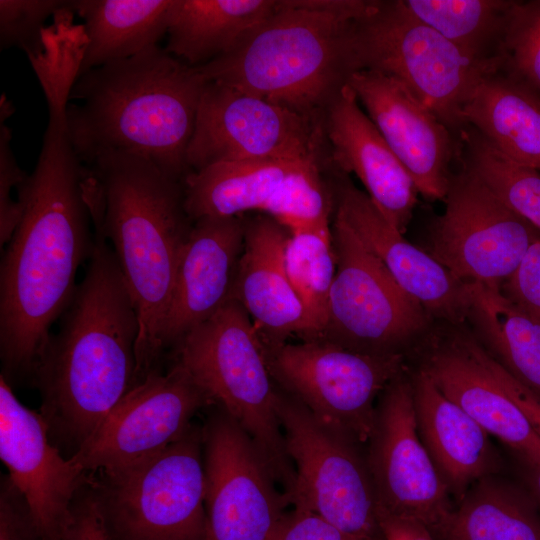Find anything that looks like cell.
Returning <instances> with one entry per match:
<instances>
[{
  "label": "cell",
  "instance_id": "cell-20",
  "mask_svg": "<svg viewBox=\"0 0 540 540\" xmlns=\"http://www.w3.org/2000/svg\"><path fill=\"white\" fill-rule=\"evenodd\" d=\"M330 181L334 212L384 264L399 286L417 300L430 317L450 325L466 321L469 285L458 280L428 252L408 242L347 174L334 170Z\"/></svg>",
  "mask_w": 540,
  "mask_h": 540
},
{
  "label": "cell",
  "instance_id": "cell-25",
  "mask_svg": "<svg viewBox=\"0 0 540 540\" xmlns=\"http://www.w3.org/2000/svg\"><path fill=\"white\" fill-rule=\"evenodd\" d=\"M280 0H173L169 54L192 67L205 65L241 45L277 11Z\"/></svg>",
  "mask_w": 540,
  "mask_h": 540
},
{
  "label": "cell",
  "instance_id": "cell-18",
  "mask_svg": "<svg viewBox=\"0 0 540 540\" xmlns=\"http://www.w3.org/2000/svg\"><path fill=\"white\" fill-rule=\"evenodd\" d=\"M454 326L433 339L419 368L521 463L540 464V436L500 383L491 355L472 331Z\"/></svg>",
  "mask_w": 540,
  "mask_h": 540
},
{
  "label": "cell",
  "instance_id": "cell-22",
  "mask_svg": "<svg viewBox=\"0 0 540 540\" xmlns=\"http://www.w3.org/2000/svg\"><path fill=\"white\" fill-rule=\"evenodd\" d=\"M324 131L332 168L347 175L354 173L382 215L403 234L418 191L348 84L326 110Z\"/></svg>",
  "mask_w": 540,
  "mask_h": 540
},
{
  "label": "cell",
  "instance_id": "cell-8",
  "mask_svg": "<svg viewBox=\"0 0 540 540\" xmlns=\"http://www.w3.org/2000/svg\"><path fill=\"white\" fill-rule=\"evenodd\" d=\"M108 540H208L202 426L136 463L89 473Z\"/></svg>",
  "mask_w": 540,
  "mask_h": 540
},
{
  "label": "cell",
  "instance_id": "cell-41",
  "mask_svg": "<svg viewBox=\"0 0 540 540\" xmlns=\"http://www.w3.org/2000/svg\"><path fill=\"white\" fill-rule=\"evenodd\" d=\"M63 540H108L88 479L72 502L70 521Z\"/></svg>",
  "mask_w": 540,
  "mask_h": 540
},
{
  "label": "cell",
  "instance_id": "cell-34",
  "mask_svg": "<svg viewBox=\"0 0 540 540\" xmlns=\"http://www.w3.org/2000/svg\"><path fill=\"white\" fill-rule=\"evenodd\" d=\"M284 263L289 281L311 327V335L305 340L317 338L326 325L330 292L336 274L332 236L290 234L285 245Z\"/></svg>",
  "mask_w": 540,
  "mask_h": 540
},
{
  "label": "cell",
  "instance_id": "cell-3",
  "mask_svg": "<svg viewBox=\"0 0 540 540\" xmlns=\"http://www.w3.org/2000/svg\"><path fill=\"white\" fill-rule=\"evenodd\" d=\"M207 81L159 45L91 69L71 84L66 128L84 164L113 152L145 157L184 181L186 153Z\"/></svg>",
  "mask_w": 540,
  "mask_h": 540
},
{
  "label": "cell",
  "instance_id": "cell-33",
  "mask_svg": "<svg viewBox=\"0 0 540 540\" xmlns=\"http://www.w3.org/2000/svg\"><path fill=\"white\" fill-rule=\"evenodd\" d=\"M331 168L319 161H306L290 172L266 202L261 212L283 226L291 235L315 233L332 236L330 219L335 199Z\"/></svg>",
  "mask_w": 540,
  "mask_h": 540
},
{
  "label": "cell",
  "instance_id": "cell-43",
  "mask_svg": "<svg viewBox=\"0 0 540 540\" xmlns=\"http://www.w3.org/2000/svg\"><path fill=\"white\" fill-rule=\"evenodd\" d=\"M492 367L500 383L540 436V398L515 379L492 357Z\"/></svg>",
  "mask_w": 540,
  "mask_h": 540
},
{
  "label": "cell",
  "instance_id": "cell-9",
  "mask_svg": "<svg viewBox=\"0 0 540 540\" xmlns=\"http://www.w3.org/2000/svg\"><path fill=\"white\" fill-rule=\"evenodd\" d=\"M262 347L277 387L359 446L370 439L379 396L406 370L402 353H360L322 339Z\"/></svg>",
  "mask_w": 540,
  "mask_h": 540
},
{
  "label": "cell",
  "instance_id": "cell-7",
  "mask_svg": "<svg viewBox=\"0 0 540 540\" xmlns=\"http://www.w3.org/2000/svg\"><path fill=\"white\" fill-rule=\"evenodd\" d=\"M353 72L372 70L404 84L458 138L462 112L476 88L504 63L462 52L412 15L402 0L372 1L350 29Z\"/></svg>",
  "mask_w": 540,
  "mask_h": 540
},
{
  "label": "cell",
  "instance_id": "cell-28",
  "mask_svg": "<svg viewBox=\"0 0 540 540\" xmlns=\"http://www.w3.org/2000/svg\"><path fill=\"white\" fill-rule=\"evenodd\" d=\"M306 161L314 160L229 161L191 172L183 181L186 212L194 222L261 211L285 177Z\"/></svg>",
  "mask_w": 540,
  "mask_h": 540
},
{
  "label": "cell",
  "instance_id": "cell-24",
  "mask_svg": "<svg viewBox=\"0 0 540 540\" xmlns=\"http://www.w3.org/2000/svg\"><path fill=\"white\" fill-rule=\"evenodd\" d=\"M409 375L419 436L450 494L459 501L474 482L498 474L503 460L490 435L423 370Z\"/></svg>",
  "mask_w": 540,
  "mask_h": 540
},
{
  "label": "cell",
  "instance_id": "cell-23",
  "mask_svg": "<svg viewBox=\"0 0 540 540\" xmlns=\"http://www.w3.org/2000/svg\"><path fill=\"white\" fill-rule=\"evenodd\" d=\"M289 235L265 214L245 222L233 298L244 307L264 344L287 342L293 335L305 340L311 335L304 307L285 269Z\"/></svg>",
  "mask_w": 540,
  "mask_h": 540
},
{
  "label": "cell",
  "instance_id": "cell-11",
  "mask_svg": "<svg viewBox=\"0 0 540 540\" xmlns=\"http://www.w3.org/2000/svg\"><path fill=\"white\" fill-rule=\"evenodd\" d=\"M276 411L297 477L290 503L307 507L356 537L383 540L373 484L359 445L323 425L278 387Z\"/></svg>",
  "mask_w": 540,
  "mask_h": 540
},
{
  "label": "cell",
  "instance_id": "cell-32",
  "mask_svg": "<svg viewBox=\"0 0 540 540\" xmlns=\"http://www.w3.org/2000/svg\"><path fill=\"white\" fill-rule=\"evenodd\" d=\"M459 140L462 166L540 231V171L510 160L471 126L460 132Z\"/></svg>",
  "mask_w": 540,
  "mask_h": 540
},
{
  "label": "cell",
  "instance_id": "cell-10",
  "mask_svg": "<svg viewBox=\"0 0 540 540\" xmlns=\"http://www.w3.org/2000/svg\"><path fill=\"white\" fill-rule=\"evenodd\" d=\"M331 232L336 274L326 325L314 339L366 354L402 353L430 315L335 212Z\"/></svg>",
  "mask_w": 540,
  "mask_h": 540
},
{
  "label": "cell",
  "instance_id": "cell-13",
  "mask_svg": "<svg viewBox=\"0 0 540 540\" xmlns=\"http://www.w3.org/2000/svg\"><path fill=\"white\" fill-rule=\"evenodd\" d=\"M428 253L458 280L494 288L514 274L540 231L510 210L474 173L452 174Z\"/></svg>",
  "mask_w": 540,
  "mask_h": 540
},
{
  "label": "cell",
  "instance_id": "cell-26",
  "mask_svg": "<svg viewBox=\"0 0 540 540\" xmlns=\"http://www.w3.org/2000/svg\"><path fill=\"white\" fill-rule=\"evenodd\" d=\"M462 117L510 160L540 171V95L535 90L498 72L476 88Z\"/></svg>",
  "mask_w": 540,
  "mask_h": 540
},
{
  "label": "cell",
  "instance_id": "cell-4",
  "mask_svg": "<svg viewBox=\"0 0 540 540\" xmlns=\"http://www.w3.org/2000/svg\"><path fill=\"white\" fill-rule=\"evenodd\" d=\"M89 166L102 198V214L93 213V222L112 245L138 315L137 385L159 370L176 271L194 222L183 181L151 160L113 152Z\"/></svg>",
  "mask_w": 540,
  "mask_h": 540
},
{
  "label": "cell",
  "instance_id": "cell-38",
  "mask_svg": "<svg viewBox=\"0 0 540 540\" xmlns=\"http://www.w3.org/2000/svg\"><path fill=\"white\" fill-rule=\"evenodd\" d=\"M500 290L513 304L540 321V234Z\"/></svg>",
  "mask_w": 540,
  "mask_h": 540
},
{
  "label": "cell",
  "instance_id": "cell-40",
  "mask_svg": "<svg viewBox=\"0 0 540 540\" xmlns=\"http://www.w3.org/2000/svg\"><path fill=\"white\" fill-rule=\"evenodd\" d=\"M0 540H40L30 509L8 475L0 483Z\"/></svg>",
  "mask_w": 540,
  "mask_h": 540
},
{
  "label": "cell",
  "instance_id": "cell-19",
  "mask_svg": "<svg viewBox=\"0 0 540 540\" xmlns=\"http://www.w3.org/2000/svg\"><path fill=\"white\" fill-rule=\"evenodd\" d=\"M347 84L410 175L418 193L444 200L451 165L459 158V138L404 84L393 77L360 70Z\"/></svg>",
  "mask_w": 540,
  "mask_h": 540
},
{
  "label": "cell",
  "instance_id": "cell-2",
  "mask_svg": "<svg viewBox=\"0 0 540 540\" xmlns=\"http://www.w3.org/2000/svg\"><path fill=\"white\" fill-rule=\"evenodd\" d=\"M94 227L84 278L32 379L49 438L67 458L136 386L138 315L113 249Z\"/></svg>",
  "mask_w": 540,
  "mask_h": 540
},
{
  "label": "cell",
  "instance_id": "cell-17",
  "mask_svg": "<svg viewBox=\"0 0 540 540\" xmlns=\"http://www.w3.org/2000/svg\"><path fill=\"white\" fill-rule=\"evenodd\" d=\"M0 458L23 495L40 540H63L72 502L89 473L53 445L39 412L0 376Z\"/></svg>",
  "mask_w": 540,
  "mask_h": 540
},
{
  "label": "cell",
  "instance_id": "cell-44",
  "mask_svg": "<svg viewBox=\"0 0 540 540\" xmlns=\"http://www.w3.org/2000/svg\"><path fill=\"white\" fill-rule=\"evenodd\" d=\"M522 466L526 488L530 491L540 508V464L522 463Z\"/></svg>",
  "mask_w": 540,
  "mask_h": 540
},
{
  "label": "cell",
  "instance_id": "cell-15",
  "mask_svg": "<svg viewBox=\"0 0 540 540\" xmlns=\"http://www.w3.org/2000/svg\"><path fill=\"white\" fill-rule=\"evenodd\" d=\"M367 445L365 459L377 506L422 522L436 536L454 508L419 436L406 370L379 396Z\"/></svg>",
  "mask_w": 540,
  "mask_h": 540
},
{
  "label": "cell",
  "instance_id": "cell-29",
  "mask_svg": "<svg viewBox=\"0 0 540 540\" xmlns=\"http://www.w3.org/2000/svg\"><path fill=\"white\" fill-rule=\"evenodd\" d=\"M437 540H540V508L527 488L489 475L474 482Z\"/></svg>",
  "mask_w": 540,
  "mask_h": 540
},
{
  "label": "cell",
  "instance_id": "cell-35",
  "mask_svg": "<svg viewBox=\"0 0 540 540\" xmlns=\"http://www.w3.org/2000/svg\"><path fill=\"white\" fill-rule=\"evenodd\" d=\"M503 72L540 92V1H516L505 40Z\"/></svg>",
  "mask_w": 540,
  "mask_h": 540
},
{
  "label": "cell",
  "instance_id": "cell-39",
  "mask_svg": "<svg viewBox=\"0 0 540 540\" xmlns=\"http://www.w3.org/2000/svg\"><path fill=\"white\" fill-rule=\"evenodd\" d=\"M293 506L272 540H365L339 529L301 504Z\"/></svg>",
  "mask_w": 540,
  "mask_h": 540
},
{
  "label": "cell",
  "instance_id": "cell-12",
  "mask_svg": "<svg viewBox=\"0 0 540 540\" xmlns=\"http://www.w3.org/2000/svg\"><path fill=\"white\" fill-rule=\"evenodd\" d=\"M242 160H314L330 166L324 122L207 81L186 153L187 167L191 173Z\"/></svg>",
  "mask_w": 540,
  "mask_h": 540
},
{
  "label": "cell",
  "instance_id": "cell-21",
  "mask_svg": "<svg viewBox=\"0 0 540 540\" xmlns=\"http://www.w3.org/2000/svg\"><path fill=\"white\" fill-rule=\"evenodd\" d=\"M245 221L204 217L194 221L183 248L166 314L162 345L176 346L229 299L244 247Z\"/></svg>",
  "mask_w": 540,
  "mask_h": 540
},
{
  "label": "cell",
  "instance_id": "cell-5",
  "mask_svg": "<svg viewBox=\"0 0 540 540\" xmlns=\"http://www.w3.org/2000/svg\"><path fill=\"white\" fill-rule=\"evenodd\" d=\"M367 0H280L275 14L230 53L196 67L226 85L324 122L353 73L352 22Z\"/></svg>",
  "mask_w": 540,
  "mask_h": 540
},
{
  "label": "cell",
  "instance_id": "cell-30",
  "mask_svg": "<svg viewBox=\"0 0 540 540\" xmlns=\"http://www.w3.org/2000/svg\"><path fill=\"white\" fill-rule=\"evenodd\" d=\"M471 331L515 379L540 398V321L513 304L500 288L471 283Z\"/></svg>",
  "mask_w": 540,
  "mask_h": 540
},
{
  "label": "cell",
  "instance_id": "cell-31",
  "mask_svg": "<svg viewBox=\"0 0 540 540\" xmlns=\"http://www.w3.org/2000/svg\"><path fill=\"white\" fill-rule=\"evenodd\" d=\"M407 10L462 52L505 64L512 0H402ZM504 68V67H503Z\"/></svg>",
  "mask_w": 540,
  "mask_h": 540
},
{
  "label": "cell",
  "instance_id": "cell-1",
  "mask_svg": "<svg viewBox=\"0 0 540 540\" xmlns=\"http://www.w3.org/2000/svg\"><path fill=\"white\" fill-rule=\"evenodd\" d=\"M66 106L49 102L36 165L17 187L22 215L0 265V376L11 386L32 383L94 242L88 178L67 133Z\"/></svg>",
  "mask_w": 540,
  "mask_h": 540
},
{
  "label": "cell",
  "instance_id": "cell-36",
  "mask_svg": "<svg viewBox=\"0 0 540 540\" xmlns=\"http://www.w3.org/2000/svg\"><path fill=\"white\" fill-rule=\"evenodd\" d=\"M74 1L0 0L1 49L17 47L33 54L43 47L46 20L55 12L74 11Z\"/></svg>",
  "mask_w": 540,
  "mask_h": 540
},
{
  "label": "cell",
  "instance_id": "cell-16",
  "mask_svg": "<svg viewBox=\"0 0 540 540\" xmlns=\"http://www.w3.org/2000/svg\"><path fill=\"white\" fill-rule=\"evenodd\" d=\"M215 404L178 362L148 375L112 409L71 459L87 473L151 457L177 441L193 417Z\"/></svg>",
  "mask_w": 540,
  "mask_h": 540
},
{
  "label": "cell",
  "instance_id": "cell-42",
  "mask_svg": "<svg viewBox=\"0 0 540 540\" xmlns=\"http://www.w3.org/2000/svg\"><path fill=\"white\" fill-rule=\"evenodd\" d=\"M377 517L383 540H437L422 522L388 512L377 506Z\"/></svg>",
  "mask_w": 540,
  "mask_h": 540
},
{
  "label": "cell",
  "instance_id": "cell-27",
  "mask_svg": "<svg viewBox=\"0 0 540 540\" xmlns=\"http://www.w3.org/2000/svg\"><path fill=\"white\" fill-rule=\"evenodd\" d=\"M173 0H76L86 44L76 77L157 46L167 34Z\"/></svg>",
  "mask_w": 540,
  "mask_h": 540
},
{
  "label": "cell",
  "instance_id": "cell-37",
  "mask_svg": "<svg viewBox=\"0 0 540 540\" xmlns=\"http://www.w3.org/2000/svg\"><path fill=\"white\" fill-rule=\"evenodd\" d=\"M12 132L1 119L0 124V244H7L22 215L18 201L11 198L13 187L26 177V173L19 167L11 148Z\"/></svg>",
  "mask_w": 540,
  "mask_h": 540
},
{
  "label": "cell",
  "instance_id": "cell-6",
  "mask_svg": "<svg viewBox=\"0 0 540 540\" xmlns=\"http://www.w3.org/2000/svg\"><path fill=\"white\" fill-rule=\"evenodd\" d=\"M176 362L249 435L290 500L296 472L276 411L277 386L244 307L229 299L175 346Z\"/></svg>",
  "mask_w": 540,
  "mask_h": 540
},
{
  "label": "cell",
  "instance_id": "cell-14",
  "mask_svg": "<svg viewBox=\"0 0 540 540\" xmlns=\"http://www.w3.org/2000/svg\"><path fill=\"white\" fill-rule=\"evenodd\" d=\"M201 426L208 540H272L290 502L257 446L218 404Z\"/></svg>",
  "mask_w": 540,
  "mask_h": 540
}]
</instances>
